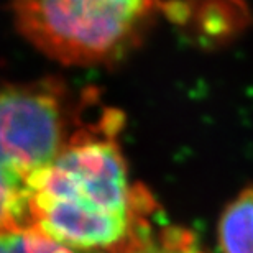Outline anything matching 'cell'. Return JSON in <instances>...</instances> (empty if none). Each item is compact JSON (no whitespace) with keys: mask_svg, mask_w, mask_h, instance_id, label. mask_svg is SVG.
Instances as JSON below:
<instances>
[{"mask_svg":"<svg viewBox=\"0 0 253 253\" xmlns=\"http://www.w3.org/2000/svg\"><path fill=\"white\" fill-rule=\"evenodd\" d=\"M124 115L102 107L30 183L32 227L79 250L120 253L153 222L156 202L133 184L119 143Z\"/></svg>","mask_w":253,"mask_h":253,"instance_id":"1","label":"cell"},{"mask_svg":"<svg viewBox=\"0 0 253 253\" xmlns=\"http://www.w3.org/2000/svg\"><path fill=\"white\" fill-rule=\"evenodd\" d=\"M97 105L61 79L0 84V232L32 227L30 183L68 145Z\"/></svg>","mask_w":253,"mask_h":253,"instance_id":"2","label":"cell"},{"mask_svg":"<svg viewBox=\"0 0 253 253\" xmlns=\"http://www.w3.org/2000/svg\"><path fill=\"white\" fill-rule=\"evenodd\" d=\"M18 33L63 66L122 61L143 43L161 0H10Z\"/></svg>","mask_w":253,"mask_h":253,"instance_id":"3","label":"cell"},{"mask_svg":"<svg viewBox=\"0 0 253 253\" xmlns=\"http://www.w3.org/2000/svg\"><path fill=\"white\" fill-rule=\"evenodd\" d=\"M217 234L222 253H253V186L227 204Z\"/></svg>","mask_w":253,"mask_h":253,"instance_id":"4","label":"cell"},{"mask_svg":"<svg viewBox=\"0 0 253 253\" xmlns=\"http://www.w3.org/2000/svg\"><path fill=\"white\" fill-rule=\"evenodd\" d=\"M122 253H204V250L191 230L176 225L155 230L151 222Z\"/></svg>","mask_w":253,"mask_h":253,"instance_id":"5","label":"cell"},{"mask_svg":"<svg viewBox=\"0 0 253 253\" xmlns=\"http://www.w3.org/2000/svg\"><path fill=\"white\" fill-rule=\"evenodd\" d=\"M20 239H22L23 253H105L95 250H79V249H73V247L63 245L42 234L35 227H28V229L22 230Z\"/></svg>","mask_w":253,"mask_h":253,"instance_id":"6","label":"cell"},{"mask_svg":"<svg viewBox=\"0 0 253 253\" xmlns=\"http://www.w3.org/2000/svg\"><path fill=\"white\" fill-rule=\"evenodd\" d=\"M20 234L22 230L0 232V253H23Z\"/></svg>","mask_w":253,"mask_h":253,"instance_id":"7","label":"cell"}]
</instances>
